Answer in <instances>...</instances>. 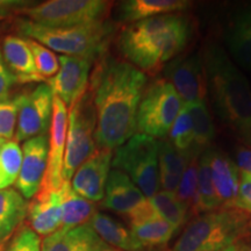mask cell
I'll use <instances>...</instances> for the list:
<instances>
[{
    "label": "cell",
    "instance_id": "obj_1",
    "mask_svg": "<svg viewBox=\"0 0 251 251\" xmlns=\"http://www.w3.org/2000/svg\"><path fill=\"white\" fill-rule=\"evenodd\" d=\"M147 76L125 59L102 56L91 75L98 149H118L136 134V115Z\"/></svg>",
    "mask_w": 251,
    "mask_h": 251
},
{
    "label": "cell",
    "instance_id": "obj_2",
    "mask_svg": "<svg viewBox=\"0 0 251 251\" xmlns=\"http://www.w3.org/2000/svg\"><path fill=\"white\" fill-rule=\"evenodd\" d=\"M192 23L185 14L158 15L127 25L118 47L126 61L143 74L156 75L187 46Z\"/></svg>",
    "mask_w": 251,
    "mask_h": 251
},
{
    "label": "cell",
    "instance_id": "obj_3",
    "mask_svg": "<svg viewBox=\"0 0 251 251\" xmlns=\"http://www.w3.org/2000/svg\"><path fill=\"white\" fill-rule=\"evenodd\" d=\"M201 56L215 113L244 147L251 148V89L246 76L219 43L209 42Z\"/></svg>",
    "mask_w": 251,
    "mask_h": 251
},
{
    "label": "cell",
    "instance_id": "obj_4",
    "mask_svg": "<svg viewBox=\"0 0 251 251\" xmlns=\"http://www.w3.org/2000/svg\"><path fill=\"white\" fill-rule=\"evenodd\" d=\"M19 29L51 51L98 61L105 55L117 25L106 20L72 28H46L25 20L19 25Z\"/></svg>",
    "mask_w": 251,
    "mask_h": 251
},
{
    "label": "cell",
    "instance_id": "obj_5",
    "mask_svg": "<svg viewBox=\"0 0 251 251\" xmlns=\"http://www.w3.org/2000/svg\"><path fill=\"white\" fill-rule=\"evenodd\" d=\"M250 215L237 208H219L188 220L171 251H220L247 233Z\"/></svg>",
    "mask_w": 251,
    "mask_h": 251
},
{
    "label": "cell",
    "instance_id": "obj_6",
    "mask_svg": "<svg viewBox=\"0 0 251 251\" xmlns=\"http://www.w3.org/2000/svg\"><path fill=\"white\" fill-rule=\"evenodd\" d=\"M112 166L130 178L147 199L158 192V141L136 133L119 147Z\"/></svg>",
    "mask_w": 251,
    "mask_h": 251
},
{
    "label": "cell",
    "instance_id": "obj_7",
    "mask_svg": "<svg viewBox=\"0 0 251 251\" xmlns=\"http://www.w3.org/2000/svg\"><path fill=\"white\" fill-rule=\"evenodd\" d=\"M97 115L92 94L87 91L70 108L62 177L71 181L75 172L97 150Z\"/></svg>",
    "mask_w": 251,
    "mask_h": 251
},
{
    "label": "cell",
    "instance_id": "obj_8",
    "mask_svg": "<svg viewBox=\"0 0 251 251\" xmlns=\"http://www.w3.org/2000/svg\"><path fill=\"white\" fill-rule=\"evenodd\" d=\"M112 6L105 0H49L24 9V13L39 26L72 28L106 21Z\"/></svg>",
    "mask_w": 251,
    "mask_h": 251
},
{
    "label": "cell",
    "instance_id": "obj_9",
    "mask_svg": "<svg viewBox=\"0 0 251 251\" xmlns=\"http://www.w3.org/2000/svg\"><path fill=\"white\" fill-rule=\"evenodd\" d=\"M184 107L179 96L164 78L144 89L136 115V129L153 139L165 137Z\"/></svg>",
    "mask_w": 251,
    "mask_h": 251
},
{
    "label": "cell",
    "instance_id": "obj_10",
    "mask_svg": "<svg viewBox=\"0 0 251 251\" xmlns=\"http://www.w3.org/2000/svg\"><path fill=\"white\" fill-rule=\"evenodd\" d=\"M18 102L17 142L47 135L51 125L54 93L48 84H40L35 89L15 97Z\"/></svg>",
    "mask_w": 251,
    "mask_h": 251
},
{
    "label": "cell",
    "instance_id": "obj_11",
    "mask_svg": "<svg viewBox=\"0 0 251 251\" xmlns=\"http://www.w3.org/2000/svg\"><path fill=\"white\" fill-rule=\"evenodd\" d=\"M163 72L164 79L171 84L184 106L205 101L207 78L201 54L176 57L163 68Z\"/></svg>",
    "mask_w": 251,
    "mask_h": 251
},
{
    "label": "cell",
    "instance_id": "obj_12",
    "mask_svg": "<svg viewBox=\"0 0 251 251\" xmlns=\"http://www.w3.org/2000/svg\"><path fill=\"white\" fill-rule=\"evenodd\" d=\"M59 69L54 77L48 79V85L54 96L70 109L89 89L92 59L79 56L62 55L58 57Z\"/></svg>",
    "mask_w": 251,
    "mask_h": 251
},
{
    "label": "cell",
    "instance_id": "obj_13",
    "mask_svg": "<svg viewBox=\"0 0 251 251\" xmlns=\"http://www.w3.org/2000/svg\"><path fill=\"white\" fill-rule=\"evenodd\" d=\"M68 108L64 102L54 96L52 117L50 125L48 165L43 179L42 190L57 191L63 184V163H64L65 144L68 134Z\"/></svg>",
    "mask_w": 251,
    "mask_h": 251
},
{
    "label": "cell",
    "instance_id": "obj_14",
    "mask_svg": "<svg viewBox=\"0 0 251 251\" xmlns=\"http://www.w3.org/2000/svg\"><path fill=\"white\" fill-rule=\"evenodd\" d=\"M21 150L23 162L15 185L25 199H31L39 192L45 179L48 165L49 137L41 135L25 141Z\"/></svg>",
    "mask_w": 251,
    "mask_h": 251
},
{
    "label": "cell",
    "instance_id": "obj_15",
    "mask_svg": "<svg viewBox=\"0 0 251 251\" xmlns=\"http://www.w3.org/2000/svg\"><path fill=\"white\" fill-rule=\"evenodd\" d=\"M112 159L111 150L97 149L75 172L71 183L75 192L91 202L101 201L105 196Z\"/></svg>",
    "mask_w": 251,
    "mask_h": 251
},
{
    "label": "cell",
    "instance_id": "obj_16",
    "mask_svg": "<svg viewBox=\"0 0 251 251\" xmlns=\"http://www.w3.org/2000/svg\"><path fill=\"white\" fill-rule=\"evenodd\" d=\"M130 231L144 248H161L177 233L175 227L157 214L149 200L126 216Z\"/></svg>",
    "mask_w": 251,
    "mask_h": 251
},
{
    "label": "cell",
    "instance_id": "obj_17",
    "mask_svg": "<svg viewBox=\"0 0 251 251\" xmlns=\"http://www.w3.org/2000/svg\"><path fill=\"white\" fill-rule=\"evenodd\" d=\"M224 40L231 61L251 71V4L238 8L229 17Z\"/></svg>",
    "mask_w": 251,
    "mask_h": 251
},
{
    "label": "cell",
    "instance_id": "obj_18",
    "mask_svg": "<svg viewBox=\"0 0 251 251\" xmlns=\"http://www.w3.org/2000/svg\"><path fill=\"white\" fill-rule=\"evenodd\" d=\"M147 200L127 175L117 169L109 171L101 207L126 218L146 203Z\"/></svg>",
    "mask_w": 251,
    "mask_h": 251
},
{
    "label": "cell",
    "instance_id": "obj_19",
    "mask_svg": "<svg viewBox=\"0 0 251 251\" xmlns=\"http://www.w3.org/2000/svg\"><path fill=\"white\" fill-rule=\"evenodd\" d=\"M41 251H121L106 244L89 224L58 229L46 236Z\"/></svg>",
    "mask_w": 251,
    "mask_h": 251
},
{
    "label": "cell",
    "instance_id": "obj_20",
    "mask_svg": "<svg viewBox=\"0 0 251 251\" xmlns=\"http://www.w3.org/2000/svg\"><path fill=\"white\" fill-rule=\"evenodd\" d=\"M207 150L209 155L212 180L220 208H235L241 177L236 163L221 150Z\"/></svg>",
    "mask_w": 251,
    "mask_h": 251
},
{
    "label": "cell",
    "instance_id": "obj_21",
    "mask_svg": "<svg viewBox=\"0 0 251 251\" xmlns=\"http://www.w3.org/2000/svg\"><path fill=\"white\" fill-rule=\"evenodd\" d=\"M27 218L30 229L42 236H49L62 227L61 198L57 191L40 188L34 199L28 203Z\"/></svg>",
    "mask_w": 251,
    "mask_h": 251
},
{
    "label": "cell",
    "instance_id": "obj_22",
    "mask_svg": "<svg viewBox=\"0 0 251 251\" xmlns=\"http://www.w3.org/2000/svg\"><path fill=\"white\" fill-rule=\"evenodd\" d=\"M2 58L17 83L41 81L36 71L33 54L27 40L15 35H8L2 42Z\"/></svg>",
    "mask_w": 251,
    "mask_h": 251
},
{
    "label": "cell",
    "instance_id": "obj_23",
    "mask_svg": "<svg viewBox=\"0 0 251 251\" xmlns=\"http://www.w3.org/2000/svg\"><path fill=\"white\" fill-rule=\"evenodd\" d=\"M191 6L187 0H126L119 6L121 21L134 24L158 15L180 13Z\"/></svg>",
    "mask_w": 251,
    "mask_h": 251
},
{
    "label": "cell",
    "instance_id": "obj_24",
    "mask_svg": "<svg viewBox=\"0 0 251 251\" xmlns=\"http://www.w3.org/2000/svg\"><path fill=\"white\" fill-rule=\"evenodd\" d=\"M87 224L108 246L121 251H141L144 249L142 244L135 238L130 229L112 216L96 212Z\"/></svg>",
    "mask_w": 251,
    "mask_h": 251
},
{
    "label": "cell",
    "instance_id": "obj_25",
    "mask_svg": "<svg viewBox=\"0 0 251 251\" xmlns=\"http://www.w3.org/2000/svg\"><path fill=\"white\" fill-rule=\"evenodd\" d=\"M28 203L14 188L0 190V248L27 218Z\"/></svg>",
    "mask_w": 251,
    "mask_h": 251
},
{
    "label": "cell",
    "instance_id": "obj_26",
    "mask_svg": "<svg viewBox=\"0 0 251 251\" xmlns=\"http://www.w3.org/2000/svg\"><path fill=\"white\" fill-rule=\"evenodd\" d=\"M58 193L62 206L61 229L85 225L97 212L93 202L75 192L70 181H63L62 186L58 188Z\"/></svg>",
    "mask_w": 251,
    "mask_h": 251
},
{
    "label": "cell",
    "instance_id": "obj_27",
    "mask_svg": "<svg viewBox=\"0 0 251 251\" xmlns=\"http://www.w3.org/2000/svg\"><path fill=\"white\" fill-rule=\"evenodd\" d=\"M184 107L187 109L191 120H192L194 156L199 157L205 150H207V147L214 139V124H213L212 117L205 101L186 105Z\"/></svg>",
    "mask_w": 251,
    "mask_h": 251
},
{
    "label": "cell",
    "instance_id": "obj_28",
    "mask_svg": "<svg viewBox=\"0 0 251 251\" xmlns=\"http://www.w3.org/2000/svg\"><path fill=\"white\" fill-rule=\"evenodd\" d=\"M148 200L157 214L175 227L177 231L178 229L185 227L190 220L191 215L187 207L178 199L175 193L161 191Z\"/></svg>",
    "mask_w": 251,
    "mask_h": 251
},
{
    "label": "cell",
    "instance_id": "obj_29",
    "mask_svg": "<svg viewBox=\"0 0 251 251\" xmlns=\"http://www.w3.org/2000/svg\"><path fill=\"white\" fill-rule=\"evenodd\" d=\"M214 185L212 180L211 164H209L208 150H205L199 156L198 164V215L219 209Z\"/></svg>",
    "mask_w": 251,
    "mask_h": 251
},
{
    "label": "cell",
    "instance_id": "obj_30",
    "mask_svg": "<svg viewBox=\"0 0 251 251\" xmlns=\"http://www.w3.org/2000/svg\"><path fill=\"white\" fill-rule=\"evenodd\" d=\"M23 162V150L17 141H6L0 148V190L17 183Z\"/></svg>",
    "mask_w": 251,
    "mask_h": 251
},
{
    "label": "cell",
    "instance_id": "obj_31",
    "mask_svg": "<svg viewBox=\"0 0 251 251\" xmlns=\"http://www.w3.org/2000/svg\"><path fill=\"white\" fill-rule=\"evenodd\" d=\"M169 141L178 151L193 158V127L187 109L183 107L169 130Z\"/></svg>",
    "mask_w": 251,
    "mask_h": 251
},
{
    "label": "cell",
    "instance_id": "obj_32",
    "mask_svg": "<svg viewBox=\"0 0 251 251\" xmlns=\"http://www.w3.org/2000/svg\"><path fill=\"white\" fill-rule=\"evenodd\" d=\"M198 164L199 157L190 159L176 192L178 199L187 207L191 216L198 215Z\"/></svg>",
    "mask_w": 251,
    "mask_h": 251
},
{
    "label": "cell",
    "instance_id": "obj_33",
    "mask_svg": "<svg viewBox=\"0 0 251 251\" xmlns=\"http://www.w3.org/2000/svg\"><path fill=\"white\" fill-rule=\"evenodd\" d=\"M190 157L178 151L169 140L158 142V170L181 177L190 162Z\"/></svg>",
    "mask_w": 251,
    "mask_h": 251
},
{
    "label": "cell",
    "instance_id": "obj_34",
    "mask_svg": "<svg viewBox=\"0 0 251 251\" xmlns=\"http://www.w3.org/2000/svg\"><path fill=\"white\" fill-rule=\"evenodd\" d=\"M27 42L33 54L39 77L42 80L54 77L59 69V61L55 52L34 40L28 39Z\"/></svg>",
    "mask_w": 251,
    "mask_h": 251
},
{
    "label": "cell",
    "instance_id": "obj_35",
    "mask_svg": "<svg viewBox=\"0 0 251 251\" xmlns=\"http://www.w3.org/2000/svg\"><path fill=\"white\" fill-rule=\"evenodd\" d=\"M42 241L33 229L23 226L2 251H41Z\"/></svg>",
    "mask_w": 251,
    "mask_h": 251
},
{
    "label": "cell",
    "instance_id": "obj_36",
    "mask_svg": "<svg viewBox=\"0 0 251 251\" xmlns=\"http://www.w3.org/2000/svg\"><path fill=\"white\" fill-rule=\"evenodd\" d=\"M18 102L15 98L7 101H0V137L12 139L17 129Z\"/></svg>",
    "mask_w": 251,
    "mask_h": 251
},
{
    "label": "cell",
    "instance_id": "obj_37",
    "mask_svg": "<svg viewBox=\"0 0 251 251\" xmlns=\"http://www.w3.org/2000/svg\"><path fill=\"white\" fill-rule=\"evenodd\" d=\"M235 208L251 215V179L241 175Z\"/></svg>",
    "mask_w": 251,
    "mask_h": 251
},
{
    "label": "cell",
    "instance_id": "obj_38",
    "mask_svg": "<svg viewBox=\"0 0 251 251\" xmlns=\"http://www.w3.org/2000/svg\"><path fill=\"white\" fill-rule=\"evenodd\" d=\"M15 83H17V79L5 64L1 50H0V101H7L12 86Z\"/></svg>",
    "mask_w": 251,
    "mask_h": 251
},
{
    "label": "cell",
    "instance_id": "obj_39",
    "mask_svg": "<svg viewBox=\"0 0 251 251\" xmlns=\"http://www.w3.org/2000/svg\"><path fill=\"white\" fill-rule=\"evenodd\" d=\"M237 168L240 170V175L251 179V148L240 147L237 149Z\"/></svg>",
    "mask_w": 251,
    "mask_h": 251
},
{
    "label": "cell",
    "instance_id": "obj_40",
    "mask_svg": "<svg viewBox=\"0 0 251 251\" xmlns=\"http://www.w3.org/2000/svg\"><path fill=\"white\" fill-rule=\"evenodd\" d=\"M238 251H251V234L246 233L234 243Z\"/></svg>",
    "mask_w": 251,
    "mask_h": 251
},
{
    "label": "cell",
    "instance_id": "obj_41",
    "mask_svg": "<svg viewBox=\"0 0 251 251\" xmlns=\"http://www.w3.org/2000/svg\"><path fill=\"white\" fill-rule=\"evenodd\" d=\"M220 251H238V249L236 248V246H235V244H231V246L225 248V249H222Z\"/></svg>",
    "mask_w": 251,
    "mask_h": 251
},
{
    "label": "cell",
    "instance_id": "obj_42",
    "mask_svg": "<svg viewBox=\"0 0 251 251\" xmlns=\"http://www.w3.org/2000/svg\"><path fill=\"white\" fill-rule=\"evenodd\" d=\"M247 233L251 234V218L249 220V222H248V226H247Z\"/></svg>",
    "mask_w": 251,
    "mask_h": 251
},
{
    "label": "cell",
    "instance_id": "obj_43",
    "mask_svg": "<svg viewBox=\"0 0 251 251\" xmlns=\"http://www.w3.org/2000/svg\"><path fill=\"white\" fill-rule=\"evenodd\" d=\"M5 143H6V140L5 139H1V137H0V148H1V147L4 146Z\"/></svg>",
    "mask_w": 251,
    "mask_h": 251
},
{
    "label": "cell",
    "instance_id": "obj_44",
    "mask_svg": "<svg viewBox=\"0 0 251 251\" xmlns=\"http://www.w3.org/2000/svg\"><path fill=\"white\" fill-rule=\"evenodd\" d=\"M166 251H171V250H166Z\"/></svg>",
    "mask_w": 251,
    "mask_h": 251
}]
</instances>
